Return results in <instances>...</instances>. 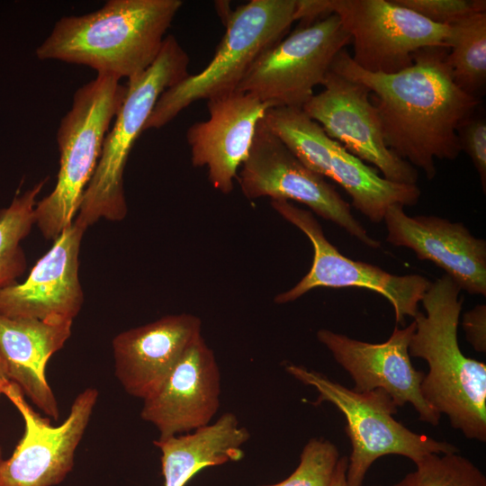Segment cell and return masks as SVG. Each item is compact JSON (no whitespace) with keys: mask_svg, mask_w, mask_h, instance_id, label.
I'll return each instance as SVG.
<instances>
[{"mask_svg":"<svg viewBox=\"0 0 486 486\" xmlns=\"http://www.w3.org/2000/svg\"><path fill=\"white\" fill-rule=\"evenodd\" d=\"M447 52L446 47H427L414 54L410 68L382 74L364 70L342 50L330 67L368 89L387 147L428 179L436 176V159L458 157L457 130L480 104L454 83Z\"/></svg>","mask_w":486,"mask_h":486,"instance_id":"cell-1","label":"cell"},{"mask_svg":"<svg viewBox=\"0 0 486 486\" xmlns=\"http://www.w3.org/2000/svg\"><path fill=\"white\" fill-rule=\"evenodd\" d=\"M182 4L181 0H108L91 13L59 18L36 57L130 79L157 58Z\"/></svg>","mask_w":486,"mask_h":486,"instance_id":"cell-2","label":"cell"},{"mask_svg":"<svg viewBox=\"0 0 486 486\" xmlns=\"http://www.w3.org/2000/svg\"><path fill=\"white\" fill-rule=\"evenodd\" d=\"M461 288L444 274L430 284L420 302L409 344L411 357L424 359L421 382L427 402L468 439L486 441V364L464 356L457 329L464 302Z\"/></svg>","mask_w":486,"mask_h":486,"instance_id":"cell-3","label":"cell"},{"mask_svg":"<svg viewBox=\"0 0 486 486\" xmlns=\"http://www.w3.org/2000/svg\"><path fill=\"white\" fill-rule=\"evenodd\" d=\"M126 90L119 78L97 74L75 92L57 131L56 185L35 206V224L45 238L54 240L75 220Z\"/></svg>","mask_w":486,"mask_h":486,"instance_id":"cell-4","label":"cell"},{"mask_svg":"<svg viewBox=\"0 0 486 486\" xmlns=\"http://www.w3.org/2000/svg\"><path fill=\"white\" fill-rule=\"evenodd\" d=\"M189 57L173 35L166 36L154 62L128 79L126 94L107 132L94 173L75 220L85 229L101 219L120 221L128 212L123 172L135 140L160 95L188 73Z\"/></svg>","mask_w":486,"mask_h":486,"instance_id":"cell-5","label":"cell"},{"mask_svg":"<svg viewBox=\"0 0 486 486\" xmlns=\"http://www.w3.org/2000/svg\"><path fill=\"white\" fill-rule=\"evenodd\" d=\"M295 7L296 0H251L232 10L212 60L160 95L143 131L165 126L196 101L235 92L255 61L284 38Z\"/></svg>","mask_w":486,"mask_h":486,"instance_id":"cell-6","label":"cell"},{"mask_svg":"<svg viewBox=\"0 0 486 486\" xmlns=\"http://www.w3.org/2000/svg\"><path fill=\"white\" fill-rule=\"evenodd\" d=\"M285 371L319 392L316 404L329 402L342 412L351 443L346 469L348 486H363L371 465L380 457L397 454L415 464L429 454L458 453L450 443L416 433L397 421V405L382 389L357 392L302 365L287 364Z\"/></svg>","mask_w":486,"mask_h":486,"instance_id":"cell-7","label":"cell"},{"mask_svg":"<svg viewBox=\"0 0 486 486\" xmlns=\"http://www.w3.org/2000/svg\"><path fill=\"white\" fill-rule=\"evenodd\" d=\"M320 17L336 14L354 46L356 65L394 74L413 64L427 47L448 48L450 26L434 23L394 0H315Z\"/></svg>","mask_w":486,"mask_h":486,"instance_id":"cell-8","label":"cell"},{"mask_svg":"<svg viewBox=\"0 0 486 486\" xmlns=\"http://www.w3.org/2000/svg\"><path fill=\"white\" fill-rule=\"evenodd\" d=\"M351 43L334 14L302 24L265 51L236 91L248 93L273 107L302 109L322 85L336 56Z\"/></svg>","mask_w":486,"mask_h":486,"instance_id":"cell-9","label":"cell"},{"mask_svg":"<svg viewBox=\"0 0 486 486\" xmlns=\"http://www.w3.org/2000/svg\"><path fill=\"white\" fill-rule=\"evenodd\" d=\"M238 180L242 194L248 200L267 196L271 200L303 203L367 247L375 249L381 246L355 218L350 204L335 186L303 165L271 131L264 118L256 127Z\"/></svg>","mask_w":486,"mask_h":486,"instance_id":"cell-10","label":"cell"},{"mask_svg":"<svg viewBox=\"0 0 486 486\" xmlns=\"http://www.w3.org/2000/svg\"><path fill=\"white\" fill-rule=\"evenodd\" d=\"M273 209L285 220L302 230L313 248L309 272L291 289L278 293L274 302L284 304L312 289L362 288L383 296L392 306L396 325H405L406 318H414L418 303L431 282L419 274H392L379 266L356 261L342 255L326 238L311 212L289 201L271 200Z\"/></svg>","mask_w":486,"mask_h":486,"instance_id":"cell-11","label":"cell"},{"mask_svg":"<svg viewBox=\"0 0 486 486\" xmlns=\"http://www.w3.org/2000/svg\"><path fill=\"white\" fill-rule=\"evenodd\" d=\"M20 412L24 432L8 459L0 461V486H53L72 470L76 449L82 439L98 398L86 388L74 400L70 412L58 426L41 417L26 401L22 390L9 380L2 387Z\"/></svg>","mask_w":486,"mask_h":486,"instance_id":"cell-12","label":"cell"},{"mask_svg":"<svg viewBox=\"0 0 486 486\" xmlns=\"http://www.w3.org/2000/svg\"><path fill=\"white\" fill-rule=\"evenodd\" d=\"M324 90L302 108L326 134L362 161L370 163L390 181L417 184V169L386 145L368 89L332 70L322 83Z\"/></svg>","mask_w":486,"mask_h":486,"instance_id":"cell-13","label":"cell"},{"mask_svg":"<svg viewBox=\"0 0 486 486\" xmlns=\"http://www.w3.org/2000/svg\"><path fill=\"white\" fill-rule=\"evenodd\" d=\"M414 330V321L401 328L395 325L382 343L357 340L326 328L318 330L316 336L351 376L353 391L382 389L397 407L410 403L421 421L436 426L442 415L424 399L420 386L425 374L413 366L409 354Z\"/></svg>","mask_w":486,"mask_h":486,"instance_id":"cell-14","label":"cell"},{"mask_svg":"<svg viewBox=\"0 0 486 486\" xmlns=\"http://www.w3.org/2000/svg\"><path fill=\"white\" fill-rule=\"evenodd\" d=\"M86 230L74 220L54 239L23 282L0 290V315L73 321L84 302L79 252Z\"/></svg>","mask_w":486,"mask_h":486,"instance_id":"cell-15","label":"cell"},{"mask_svg":"<svg viewBox=\"0 0 486 486\" xmlns=\"http://www.w3.org/2000/svg\"><path fill=\"white\" fill-rule=\"evenodd\" d=\"M383 220L387 242L431 261L461 290L486 295V241L474 237L464 223L434 215L411 217L400 204L390 206Z\"/></svg>","mask_w":486,"mask_h":486,"instance_id":"cell-16","label":"cell"},{"mask_svg":"<svg viewBox=\"0 0 486 486\" xmlns=\"http://www.w3.org/2000/svg\"><path fill=\"white\" fill-rule=\"evenodd\" d=\"M220 372L202 336L184 351L152 397L143 400L140 417L160 438L190 433L212 423L220 408Z\"/></svg>","mask_w":486,"mask_h":486,"instance_id":"cell-17","label":"cell"},{"mask_svg":"<svg viewBox=\"0 0 486 486\" xmlns=\"http://www.w3.org/2000/svg\"><path fill=\"white\" fill-rule=\"evenodd\" d=\"M207 107L209 119L192 124L186 131L192 164L206 166L212 186L230 194L256 127L272 106L250 94L235 91L208 100Z\"/></svg>","mask_w":486,"mask_h":486,"instance_id":"cell-18","label":"cell"},{"mask_svg":"<svg viewBox=\"0 0 486 486\" xmlns=\"http://www.w3.org/2000/svg\"><path fill=\"white\" fill-rule=\"evenodd\" d=\"M202 336L201 320L166 315L112 339L115 375L125 392L145 400L156 394L189 346Z\"/></svg>","mask_w":486,"mask_h":486,"instance_id":"cell-19","label":"cell"},{"mask_svg":"<svg viewBox=\"0 0 486 486\" xmlns=\"http://www.w3.org/2000/svg\"><path fill=\"white\" fill-rule=\"evenodd\" d=\"M71 320H42L0 315V356L7 379L48 417L58 419V407L47 381L50 356L71 335Z\"/></svg>","mask_w":486,"mask_h":486,"instance_id":"cell-20","label":"cell"},{"mask_svg":"<svg viewBox=\"0 0 486 486\" xmlns=\"http://www.w3.org/2000/svg\"><path fill=\"white\" fill-rule=\"evenodd\" d=\"M249 438L248 428L231 412L190 433L158 437L154 445L161 452L164 486H185L204 468L240 461Z\"/></svg>","mask_w":486,"mask_h":486,"instance_id":"cell-21","label":"cell"},{"mask_svg":"<svg viewBox=\"0 0 486 486\" xmlns=\"http://www.w3.org/2000/svg\"><path fill=\"white\" fill-rule=\"evenodd\" d=\"M323 177L338 183L351 197L352 205L370 221L383 220L393 204L414 206L420 197L417 184L385 179L377 171L330 139L324 161Z\"/></svg>","mask_w":486,"mask_h":486,"instance_id":"cell-22","label":"cell"},{"mask_svg":"<svg viewBox=\"0 0 486 486\" xmlns=\"http://www.w3.org/2000/svg\"><path fill=\"white\" fill-rule=\"evenodd\" d=\"M446 63L454 83L478 98L486 84V11L450 25Z\"/></svg>","mask_w":486,"mask_h":486,"instance_id":"cell-23","label":"cell"},{"mask_svg":"<svg viewBox=\"0 0 486 486\" xmlns=\"http://www.w3.org/2000/svg\"><path fill=\"white\" fill-rule=\"evenodd\" d=\"M46 179L0 209V290L17 283L26 269V257L21 242L35 224L37 197Z\"/></svg>","mask_w":486,"mask_h":486,"instance_id":"cell-24","label":"cell"},{"mask_svg":"<svg viewBox=\"0 0 486 486\" xmlns=\"http://www.w3.org/2000/svg\"><path fill=\"white\" fill-rule=\"evenodd\" d=\"M392 486H486L483 472L458 453L432 454Z\"/></svg>","mask_w":486,"mask_h":486,"instance_id":"cell-25","label":"cell"},{"mask_svg":"<svg viewBox=\"0 0 486 486\" xmlns=\"http://www.w3.org/2000/svg\"><path fill=\"white\" fill-rule=\"evenodd\" d=\"M335 444L310 438L303 446L296 469L284 480L262 486H328L339 459Z\"/></svg>","mask_w":486,"mask_h":486,"instance_id":"cell-26","label":"cell"},{"mask_svg":"<svg viewBox=\"0 0 486 486\" xmlns=\"http://www.w3.org/2000/svg\"><path fill=\"white\" fill-rule=\"evenodd\" d=\"M427 20L450 26L472 14L485 12V0H394Z\"/></svg>","mask_w":486,"mask_h":486,"instance_id":"cell-27","label":"cell"},{"mask_svg":"<svg viewBox=\"0 0 486 486\" xmlns=\"http://www.w3.org/2000/svg\"><path fill=\"white\" fill-rule=\"evenodd\" d=\"M477 110L457 130L461 150L471 158L483 193L486 191V120Z\"/></svg>","mask_w":486,"mask_h":486,"instance_id":"cell-28","label":"cell"},{"mask_svg":"<svg viewBox=\"0 0 486 486\" xmlns=\"http://www.w3.org/2000/svg\"><path fill=\"white\" fill-rule=\"evenodd\" d=\"M462 326L467 341L473 349L480 353L486 352V306L478 304L466 311L462 320Z\"/></svg>","mask_w":486,"mask_h":486,"instance_id":"cell-29","label":"cell"},{"mask_svg":"<svg viewBox=\"0 0 486 486\" xmlns=\"http://www.w3.org/2000/svg\"><path fill=\"white\" fill-rule=\"evenodd\" d=\"M347 464L348 457H339L328 486H348L346 482Z\"/></svg>","mask_w":486,"mask_h":486,"instance_id":"cell-30","label":"cell"},{"mask_svg":"<svg viewBox=\"0 0 486 486\" xmlns=\"http://www.w3.org/2000/svg\"><path fill=\"white\" fill-rule=\"evenodd\" d=\"M7 377H6V374H5V371H4V364H3V360L1 358V356H0V397L2 394V387L5 381H7Z\"/></svg>","mask_w":486,"mask_h":486,"instance_id":"cell-31","label":"cell"},{"mask_svg":"<svg viewBox=\"0 0 486 486\" xmlns=\"http://www.w3.org/2000/svg\"><path fill=\"white\" fill-rule=\"evenodd\" d=\"M2 459H3V458H2V448H1V446H0V461H1Z\"/></svg>","mask_w":486,"mask_h":486,"instance_id":"cell-32","label":"cell"}]
</instances>
